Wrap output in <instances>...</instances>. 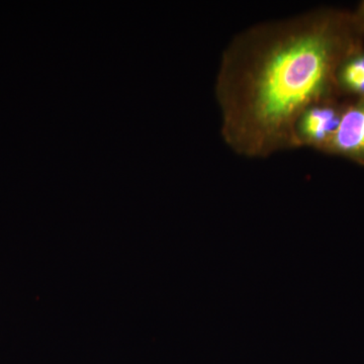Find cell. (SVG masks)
I'll use <instances>...</instances> for the list:
<instances>
[{
	"label": "cell",
	"instance_id": "1",
	"mask_svg": "<svg viewBox=\"0 0 364 364\" xmlns=\"http://www.w3.org/2000/svg\"><path fill=\"white\" fill-rule=\"evenodd\" d=\"M355 16L315 9L242 31L223 54L215 83L230 149L267 158L296 149L306 109L332 100L342 60L359 47Z\"/></svg>",
	"mask_w": 364,
	"mask_h": 364
},
{
	"label": "cell",
	"instance_id": "2",
	"mask_svg": "<svg viewBox=\"0 0 364 364\" xmlns=\"http://www.w3.org/2000/svg\"><path fill=\"white\" fill-rule=\"evenodd\" d=\"M342 109L334 100L316 102L306 109L294 126L296 148L309 147L327 153L338 129Z\"/></svg>",
	"mask_w": 364,
	"mask_h": 364
},
{
	"label": "cell",
	"instance_id": "3",
	"mask_svg": "<svg viewBox=\"0 0 364 364\" xmlns=\"http://www.w3.org/2000/svg\"><path fill=\"white\" fill-rule=\"evenodd\" d=\"M327 153L364 164V100L343 107L338 129Z\"/></svg>",
	"mask_w": 364,
	"mask_h": 364
},
{
	"label": "cell",
	"instance_id": "4",
	"mask_svg": "<svg viewBox=\"0 0 364 364\" xmlns=\"http://www.w3.org/2000/svg\"><path fill=\"white\" fill-rule=\"evenodd\" d=\"M337 90L364 100V50L356 48L349 53L337 69Z\"/></svg>",
	"mask_w": 364,
	"mask_h": 364
},
{
	"label": "cell",
	"instance_id": "5",
	"mask_svg": "<svg viewBox=\"0 0 364 364\" xmlns=\"http://www.w3.org/2000/svg\"><path fill=\"white\" fill-rule=\"evenodd\" d=\"M356 20H358L361 30L364 31V2L359 7L358 13L355 14Z\"/></svg>",
	"mask_w": 364,
	"mask_h": 364
}]
</instances>
